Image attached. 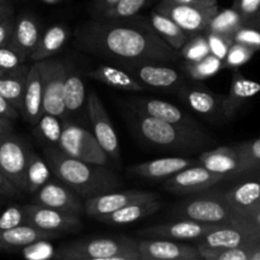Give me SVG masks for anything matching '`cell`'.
Here are the masks:
<instances>
[{"label": "cell", "mask_w": 260, "mask_h": 260, "mask_svg": "<svg viewBox=\"0 0 260 260\" xmlns=\"http://www.w3.org/2000/svg\"><path fill=\"white\" fill-rule=\"evenodd\" d=\"M205 36L207 38L208 47H210V52L218 57L220 60H225L226 55L229 52V48L233 45L234 37L226 35H221V33L211 32V30H205Z\"/></svg>", "instance_id": "ee69618b"}, {"label": "cell", "mask_w": 260, "mask_h": 260, "mask_svg": "<svg viewBox=\"0 0 260 260\" xmlns=\"http://www.w3.org/2000/svg\"><path fill=\"white\" fill-rule=\"evenodd\" d=\"M58 149L68 154L69 156L90 162V164L107 167L111 161L93 132L80 124L74 123L70 119H66L63 122Z\"/></svg>", "instance_id": "8992f818"}, {"label": "cell", "mask_w": 260, "mask_h": 260, "mask_svg": "<svg viewBox=\"0 0 260 260\" xmlns=\"http://www.w3.org/2000/svg\"><path fill=\"white\" fill-rule=\"evenodd\" d=\"M86 75H88V78L101 81V83L106 84L111 88L119 89V90L139 93L145 89L144 85L137 79H135L132 74H129L127 70H123V69L116 68V66L99 65L89 71Z\"/></svg>", "instance_id": "f1b7e54d"}, {"label": "cell", "mask_w": 260, "mask_h": 260, "mask_svg": "<svg viewBox=\"0 0 260 260\" xmlns=\"http://www.w3.org/2000/svg\"><path fill=\"white\" fill-rule=\"evenodd\" d=\"M42 79L43 113H50L62 119H69L68 112L63 106L62 89L65 80V61L47 60L37 61Z\"/></svg>", "instance_id": "9c48e42d"}, {"label": "cell", "mask_w": 260, "mask_h": 260, "mask_svg": "<svg viewBox=\"0 0 260 260\" xmlns=\"http://www.w3.org/2000/svg\"><path fill=\"white\" fill-rule=\"evenodd\" d=\"M149 0H119L117 4L107 9L101 17L103 19H127L132 18L145 8Z\"/></svg>", "instance_id": "60d3db41"}, {"label": "cell", "mask_w": 260, "mask_h": 260, "mask_svg": "<svg viewBox=\"0 0 260 260\" xmlns=\"http://www.w3.org/2000/svg\"><path fill=\"white\" fill-rule=\"evenodd\" d=\"M260 93V83L245 78L235 69L228 95H223L222 114L225 118H233L236 112L248 99Z\"/></svg>", "instance_id": "cb8c5ba5"}, {"label": "cell", "mask_w": 260, "mask_h": 260, "mask_svg": "<svg viewBox=\"0 0 260 260\" xmlns=\"http://www.w3.org/2000/svg\"><path fill=\"white\" fill-rule=\"evenodd\" d=\"M174 215L179 220H190L202 223H231L239 216L223 197V192L197 193L193 198L178 206Z\"/></svg>", "instance_id": "5b68a950"}, {"label": "cell", "mask_w": 260, "mask_h": 260, "mask_svg": "<svg viewBox=\"0 0 260 260\" xmlns=\"http://www.w3.org/2000/svg\"><path fill=\"white\" fill-rule=\"evenodd\" d=\"M250 246L248 245L238 246V248L228 249H208L197 248L202 259L206 260H249L250 255Z\"/></svg>", "instance_id": "ab89813d"}, {"label": "cell", "mask_w": 260, "mask_h": 260, "mask_svg": "<svg viewBox=\"0 0 260 260\" xmlns=\"http://www.w3.org/2000/svg\"><path fill=\"white\" fill-rule=\"evenodd\" d=\"M184 69L189 78L194 79V80H206V79L215 76L218 71L225 68H223L222 60L210 53L206 57L194 61V62L185 61Z\"/></svg>", "instance_id": "8d00e7d4"}, {"label": "cell", "mask_w": 260, "mask_h": 260, "mask_svg": "<svg viewBox=\"0 0 260 260\" xmlns=\"http://www.w3.org/2000/svg\"><path fill=\"white\" fill-rule=\"evenodd\" d=\"M27 225V218L23 206L12 205L0 211V230Z\"/></svg>", "instance_id": "f6af8a7d"}, {"label": "cell", "mask_w": 260, "mask_h": 260, "mask_svg": "<svg viewBox=\"0 0 260 260\" xmlns=\"http://www.w3.org/2000/svg\"><path fill=\"white\" fill-rule=\"evenodd\" d=\"M220 223H202L190 220H179L175 222L160 223L139 231L141 238L168 239L175 241H192L202 238L208 231L213 230Z\"/></svg>", "instance_id": "9a60e30c"}, {"label": "cell", "mask_w": 260, "mask_h": 260, "mask_svg": "<svg viewBox=\"0 0 260 260\" xmlns=\"http://www.w3.org/2000/svg\"><path fill=\"white\" fill-rule=\"evenodd\" d=\"M183 4H208V3H217V0H174Z\"/></svg>", "instance_id": "680465c9"}, {"label": "cell", "mask_w": 260, "mask_h": 260, "mask_svg": "<svg viewBox=\"0 0 260 260\" xmlns=\"http://www.w3.org/2000/svg\"><path fill=\"white\" fill-rule=\"evenodd\" d=\"M76 45L85 52L126 66L146 62L170 63L180 56L179 51L168 45L151 24L140 20L89 22L76 30Z\"/></svg>", "instance_id": "6da1fadb"}, {"label": "cell", "mask_w": 260, "mask_h": 260, "mask_svg": "<svg viewBox=\"0 0 260 260\" xmlns=\"http://www.w3.org/2000/svg\"><path fill=\"white\" fill-rule=\"evenodd\" d=\"M129 108L132 111L140 112V113L152 117V118L160 119V121L180 124V126L193 127V128H200L197 122L190 118L184 111L178 108L174 104L160 101V99L136 98L129 102Z\"/></svg>", "instance_id": "44dd1931"}, {"label": "cell", "mask_w": 260, "mask_h": 260, "mask_svg": "<svg viewBox=\"0 0 260 260\" xmlns=\"http://www.w3.org/2000/svg\"><path fill=\"white\" fill-rule=\"evenodd\" d=\"M33 203L78 216L84 213L81 198L60 180H48L37 192L33 193Z\"/></svg>", "instance_id": "e0dca14e"}, {"label": "cell", "mask_w": 260, "mask_h": 260, "mask_svg": "<svg viewBox=\"0 0 260 260\" xmlns=\"http://www.w3.org/2000/svg\"><path fill=\"white\" fill-rule=\"evenodd\" d=\"M20 192L4 174L0 173V196H4V197H14L18 196Z\"/></svg>", "instance_id": "f907efd6"}, {"label": "cell", "mask_w": 260, "mask_h": 260, "mask_svg": "<svg viewBox=\"0 0 260 260\" xmlns=\"http://www.w3.org/2000/svg\"><path fill=\"white\" fill-rule=\"evenodd\" d=\"M42 2L47 3V4H57V3L63 2V0H42Z\"/></svg>", "instance_id": "91938a15"}, {"label": "cell", "mask_w": 260, "mask_h": 260, "mask_svg": "<svg viewBox=\"0 0 260 260\" xmlns=\"http://www.w3.org/2000/svg\"><path fill=\"white\" fill-rule=\"evenodd\" d=\"M13 15V8L7 0H0V20Z\"/></svg>", "instance_id": "9f6ffc18"}, {"label": "cell", "mask_w": 260, "mask_h": 260, "mask_svg": "<svg viewBox=\"0 0 260 260\" xmlns=\"http://www.w3.org/2000/svg\"><path fill=\"white\" fill-rule=\"evenodd\" d=\"M245 178L223 192L226 202L240 218L248 217L260 206V174L246 175Z\"/></svg>", "instance_id": "ffe728a7"}, {"label": "cell", "mask_w": 260, "mask_h": 260, "mask_svg": "<svg viewBox=\"0 0 260 260\" xmlns=\"http://www.w3.org/2000/svg\"><path fill=\"white\" fill-rule=\"evenodd\" d=\"M249 260H260V240L251 244Z\"/></svg>", "instance_id": "6f0895ef"}, {"label": "cell", "mask_w": 260, "mask_h": 260, "mask_svg": "<svg viewBox=\"0 0 260 260\" xmlns=\"http://www.w3.org/2000/svg\"><path fill=\"white\" fill-rule=\"evenodd\" d=\"M194 164H198L197 159H188L184 156H168L134 165V167L129 168L128 172L131 174L137 175V177L159 180L168 179L175 173L180 172L188 167H192Z\"/></svg>", "instance_id": "7402d4cb"}, {"label": "cell", "mask_w": 260, "mask_h": 260, "mask_svg": "<svg viewBox=\"0 0 260 260\" xmlns=\"http://www.w3.org/2000/svg\"><path fill=\"white\" fill-rule=\"evenodd\" d=\"M162 207V203L160 200L147 201V202H136L126 206V207L117 210L114 212L104 215L102 217L96 218L98 221L109 225H128V223L136 222L141 218L147 217L152 213L157 212Z\"/></svg>", "instance_id": "1f68e13d"}, {"label": "cell", "mask_w": 260, "mask_h": 260, "mask_svg": "<svg viewBox=\"0 0 260 260\" xmlns=\"http://www.w3.org/2000/svg\"><path fill=\"white\" fill-rule=\"evenodd\" d=\"M234 41L243 43L258 52L260 51V29L249 25H241L234 35Z\"/></svg>", "instance_id": "c3c4849f"}, {"label": "cell", "mask_w": 260, "mask_h": 260, "mask_svg": "<svg viewBox=\"0 0 260 260\" xmlns=\"http://www.w3.org/2000/svg\"><path fill=\"white\" fill-rule=\"evenodd\" d=\"M140 260H201L197 246L182 244L168 239L139 240Z\"/></svg>", "instance_id": "2e32d148"}, {"label": "cell", "mask_w": 260, "mask_h": 260, "mask_svg": "<svg viewBox=\"0 0 260 260\" xmlns=\"http://www.w3.org/2000/svg\"><path fill=\"white\" fill-rule=\"evenodd\" d=\"M41 35L42 33L37 20L32 15L23 14L18 19H14V27H13L9 45L19 51L28 60L35 48L37 47Z\"/></svg>", "instance_id": "484cf974"}, {"label": "cell", "mask_w": 260, "mask_h": 260, "mask_svg": "<svg viewBox=\"0 0 260 260\" xmlns=\"http://www.w3.org/2000/svg\"><path fill=\"white\" fill-rule=\"evenodd\" d=\"M179 53L187 62H194L210 55V47L205 33H196L189 36V38L179 50Z\"/></svg>", "instance_id": "f35d334b"}, {"label": "cell", "mask_w": 260, "mask_h": 260, "mask_svg": "<svg viewBox=\"0 0 260 260\" xmlns=\"http://www.w3.org/2000/svg\"><path fill=\"white\" fill-rule=\"evenodd\" d=\"M65 119L50 113H42L35 124V135L43 146L58 147Z\"/></svg>", "instance_id": "836d02e7"}, {"label": "cell", "mask_w": 260, "mask_h": 260, "mask_svg": "<svg viewBox=\"0 0 260 260\" xmlns=\"http://www.w3.org/2000/svg\"><path fill=\"white\" fill-rule=\"evenodd\" d=\"M70 37V30L63 24H53L41 35L37 47L29 56L33 62L47 60L60 52Z\"/></svg>", "instance_id": "4dcf8cb0"}, {"label": "cell", "mask_w": 260, "mask_h": 260, "mask_svg": "<svg viewBox=\"0 0 260 260\" xmlns=\"http://www.w3.org/2000/svg\"><path fill=\"white\" fill-rule=\"evenodd\" d=\"M13 126H12V119L5 118V117H0V139H3L7 135L12 134Z\"/></svg>", "instance_id": "11a10c76"}, {"label": "cell", "mask_w": 260, "mask_h": 260, "mask_svg": "<svg viewBox=\"0 0 260 260\" xmlns=\"http://www.w3.org/2000/svg\"><path fill=\"white\" fill-rule=\"evenodd\" d=\"M27 218V225L35 226L45 231L53 233H78L83 229V223L78 215L63 212L46 206L32 205L23 206Z\"/></svg>", "instance_id": "7c38bea8"}, {"label": "cell", "mask_w": 260, "mask_h": 260, "mask_svg": "<svg viewBox=\"0 0 260 260\" xmlns=\"http://www.w3.org/2000/svg\"><path fill=\"white\" fill-rule=\"evenodd\" d=\"M119 0H95L94 2V12L96 13V14H103L104 12H106L107 9H109L111 7H113L114 4H117Z\"/></svg>", "instance_id": "db71d44e"}, {"label": "cell", "mask_w": 260, "mask_h": 260, "mask_svg": "<svg viewBox=\"0 0 260 260\" xmlns=\"http://www.w3.org/2000/svg\"><path fill=\"white\" fill-rule=\"evenodd\" d=\"M58 260H140L139 240L128 236L95 238L63 245Z\"/></svg>", "instance_id": "277c9868"}, {"label": "cell", "mask_w": 260, "mask_h": 260, "mask_svg": "<svg viewBox=\"0 0 260 260\" xmlns=\"http://www.w3.org/2000/svg\"><path fill=\"white\" fill-rule=\"evenodd\" d=\"M255 53L256 51H254L253 48L234 41L233 45L229 48V52L226 55L225 60H223V68L234 69V70L241 68L246 62H249Z\"/></svg>", "instance_id": "7bdbcfd3"}, {"label": "cell", "mask_w": 260, "mask_h": 260, "mask_svg": "<svg viewBox=\"0 0 260 260\" xmlns=\"http://www.w3.org/2000/svg\"><path fill=\"white\" fill-rule=\"evenodd\" d=\"M43 152L56 179L84 200L112 192L122 185L121 179L109 168L69 156L55 146H43Z\"/></svg>", "instance_id": "7a4b0ae2"}, {"label": "cell", "mask_w": 260, "mask_h": 260, "mask_svg": "<svg viewBox=\"0 0 260 260\" xmlns=\"http://www.w3.org/2000/svg\"><path fill=\"white\" fill-rule=\"evenodd\" d=\"M29 66L24 63L0 75V95L4 96L18 112L22 113L23 93Z\"/></svg>", "instance_id": "f546056e"}, {"label": "cell", "mask_w": 260, "mask_h": 260, "mask_svg": "<svg viewBox=\"0 0 260 260\" xmlns=\"http://www.w3.org/2000/svg\"><path fill=\"white\" fill-rule=\"evenodd\" d=\"M25 60L27 57L23 56L19 51L15 50L14 47H12L9 43L0 47V70H13L18 66L23 65Z\"/></svg>", "instance_id": "7dc6e473"}, {"label": "cell", "mask_w": 260, "mask_h": 260, "mask_svg": "<svg viewBox=\"0 0 260 260\" xmlns=\"http://www.w3.org/2000/svg\"><path fill=\"white\" fill-rule=\"evenodd\" d=\"M156 10L172 18L189 36L203 33L211 19L218 12L217 3L208 4H183L174 0H160Z\"/></svg>", "instance_id": "52a82bcc"}, {"label": "cell", "mask_w": 260, "mask_h": 260, "mask_svg": "<svg viewBox=\"0 0 260 260\" xmlns=\"http://www.w3.org/2000/svg\"><path fill=\"white\" fill-rule=\"evenodd\" d=\"M180 96L184 103L196 113L206 117H223V96L201 88H183L180 91Z\"/></svg>", "instance_id": "83f0119b"}, {"label": "cell", "mask_w": 260, "mask_h": 260, "mask_svg": "<svg viewBox=\"0 0 260 260\" xmlns=\"http://www.w3.org/2000/svg\"><path fill=\"white\" fill-rule=\"evenodd\" d=\"M129 118L137 135L145 142L159 149L190 152L212 142V139L201 127L193 128L169 123L136 111H132Z\"/></svg>", "instance_id": "3957f363"}, {"label": "cell", "mask_w": 260, "mask_h": 260, "mask_svg": "<svg viewBox=\"0 0 260 260\" xmlns=\"http://www.w3.org/2000/svg\"><path fill=\"white\" fill-rule=\"evenodd\" d=\"M239 221L253 231H255V233L260 234V206L251 215H249L248 217L239 218Z\"/></svg>", "instance_id": "f5cc1de1"}, {"label": "cell", "mask_w": 260, "mask_h": 260, "mask_svg": "<svg viewBox=\"0 0 260 260\" xmlns=\"http://www.w3.org/2000/svg\"><path fill=\"white\" fill-rule=\"evenodd\" d=\"M86 113L93 129L91 132L98 140L99 145L103 147L109 159L118 162L121 157L118 136L101 98L96 95L95 91H91L86 98Z\"/></svg>", "instance_id": "30bf717a"}, {"label": "cell", "mask_w": 260, "mask_h": 260, "mask_svg": "<svg viewBox=\"0 0 260 260\" xmlns=\"http://www.w3.org/2000/svg\"><path fill=\"white\" fill-rule=\"evenodd\" d=\"M30 151L27 142L13 132L0 139V173L24 193H27L25 173Z\"/></svg>", "instance_id": "ba28073f"}, {"label": "cell", "mask_w": 260, "mask_h": 260, "mask_svg": "<svg viewBox=\"0 0 260 260\" xmlns=\"http://www.w3.org/2000/svg\"><path fill=\"white\" fill-rule=\"evenodd\" d=\"M150 22H151V27L154 28L155 32L174 50L179 51L185 41L189 38V35L185 33L172 18L159 10H152L151 15H150Z\"/></svg>", "instance_id": "d6a6232c"}, {"label": "cell", "mask_w": 260, "mask_h": 260, "mask_svg": "<svg viewBox=\"0 0 260 260\" xmlns=\"http://www.w3.org/2000/svg\"><path fill=\"white\" fill-rule=\"evenodd\" d=\"M22 255L30 260H45L55 258L56 250L48 240H38L20 249Z\"/></svg>", "instance_id": "bcb514c9"}, {"label": "cell", "mask_w": 260, "mask_h": 260, "mask_svg": "<svg viewBox=\"0 0 260 260\" xmlns=\"http://www.w3.org/2000/svg\"><path fill=\"white\" fill-rule=\"evenodd\" d=\"M127 71L144 86L157 89H173L183 80L180 71L165 62H146L127 66Z\"/></svg>", "instance_id": "d6986e66"}, {"label": "cell", "mask_w": 260, "mask_h": 260, "mask_svg": "<svg viewBox=\"0 0 260 260\" xmlns=\"http://www.w3.org/2000/svg\"><path fill=\"white\" fill-rule=\"evenodd\" d=\"M233 8L240 14L244 25L260 29V0H234Z\"/></svg>", "instance_id": "b9f144b4"}, {"label": "cell", "mask_w": 260, "mask_h": 260, "mask_svg": "<svg viewBox=\"0 0 260 260\" xmlns=\"http://www.w3.org/2000/svg\"><path fill=\"white\" fill-rule=\"evenodd\" d=\"M51 168L46 159L41 157L35 151H30L29 160H28L27 173H25V182H27V193L37 192L42 185H45L48 180H51Z\"/></svg>", "instance_id": "e575fe53"}, {"label": "cell", "mask_w": 260, "mask_h": 260, "mask_svg": "<svg viewBox=\"0 0 260 260\" xmlns=\"http://www.w3.org/2000/svg\"><path fill=\"white\" fill-rule=\"evenodd\" d=\"M241 25H244V23L240 14L234 8H230V9L221 10V12L218 10L215 14V17L211 19L210 24H208L206 30H211V32L221 33V35L234 37L235 32Z\"/></svg>", "instance_id": "d590c367"}, {"label": "cell", "mask_w": 260, "mask_h": 260, "mask_svg": "<svg viewBox=\"0 0 260 260\" xmlns=\"http://www.w3.org/2000/svg\"><path fill=\"white\" fill-rule=\"evenodd\" d=\"M223 180L226 179L222 175L210 172L201 164H194L165 179L164 187L175 194H197L212 189Z\"/></svg>", "instance_id": "8fae6325"}, {"label": "cell", "mask_w": 260, "mask_h": 260, "mask_svg": "<svg viewBox=\"0 0 260 260\" xmlns=\"http://www.w3.org/2000/svg\"><path fill=\"white\" fill-rule=\"evenodd\" d=\"M43 113V91H42V79H41L38 62H33L29 66L27 80L23 93V118L30 124L35 126Z\"/></svg>", "instance_id": "603a6c76"}, {"label": "cell", "mask_w": 260, "mask_h": 260, "mask_svg": "<svg viewBox=\"0 0 260 260\" xmlns=\"http://www.w3.org/2000/svg\"><path fill=\"white\" fill-rule=\"evenodd\" d=\"M198 164L226 180L245 177V168L234 146H220L201 154Z\"/></svg>", "instance_id": "ac0fdd59"}, {"label": "cell", "mask_w": 260, "mask_h": 260, "mask_svg": "<svg viewBox=\"0 0 260 260\" xmlns=\"http://www.w3.org/2000/svg\"><path fill=\"white\" fill-rule=\"evenodd\" d=\"M61 234L45 231L30 225H20L17 228L0 230V250H20L24 246L38 240H51Z\"/></svg>", "instance_id": "d4e9b609"}, {"label": "cell", "mask_w": 260, "mask_h": 260, "mask_svg": "<svg viewBox=\"0 0 260 260\" xmlns=\"http://www.w3.org/2000/svg\"><path fill=\"white\" fill-rule=\"evenodd\" d=\"M3 73H5V71H3V70H0V75H2V74H3Z\"/></svg>", "instance_id": "94428289"}, {"label": "cell", "mask_w": 260, "mask_h": 260, "mask_svg": "<svg viewBox=\"0 0 260 260\" xmlns=\"http://www.w3.org/2000/svg\"><path fill=\"white\" fill-rule=\"evenodd\" d=\"M159 200L156 193L142 192V190H112V192L102 193L94 197L86 198L84 201V212L93 218H99L104 215L114 212L117 210L126 207L131 203L147 202V201Z\"/></svg>", "instance_id": "4fadbf2b"}, {"label": "cell", "mask_w": 260, "mask_h": 260, "mask_svg": "<svg viewBox=\"0 0 260 260\" xmlns=\"http://www.w3.org/2000/svg\"><path fill=\"white\" fill-rule=\"evenodd\" d=\"M260 240V234L236 220L231 223H220L217 228L208 231L198 239L197 248L228 249L248 245Z\"/></svg>", "instance_id": "5bb4252c"}, {"label": "cell", "mask_w": 260, "mask_h": 260, "mask_svg": "<svg viewBox=\"0 0 260 260\" xmlns=\"http://www.w3.org/2000/svg\"><path fill=\"white\" fill-rule=\"evenodd\" d=\"M0 117H5V118H9L12 121L19 117V112L2 95H0Z\"/></svg>", "instance_id": "816d5d0a"}, {"label": "cell", "mask_w": 260, "mask_h": 260, "mask_svg": "<svg viewBox=\"0 0 260 260\" xmlns=\"http://www.w3.org/2000/svg\"><path fill=\"white\" fill-rule=\"evenodd\" d=\"M234 147L245 168V177L260 174V137L253 141L240 142Z\"/></svg>", "instance_id": "74e56055"}, {"label": "cell", "mask_w": 260, "mask_h": 260, "mask_svg": "<svg viewBox=\"0 0 260 260\" xmlns=\"http://www.w3.org/2000/svg\"><path fill=\"white\" fill-rule=\"evenodd\" d=\"M13 27H14V18H13V15L0 20V47L10 42Z\"/></svg>", "instance_id": "681fc988"}, {"label": "cell", "mask_w": 260, "mask_h": 260, "mask_svg": "<svg viewBox=\"0 0 260 260\" xmlns=\"http://www.w3.org/2000/svg\"><path fill=\"white\" fill-rule=\"evenodd\" d=\"M66 71L63 80L62 99L68 116H78L84 111V104L86 102L85 85L80 74L76 71L71 63L65 61Z\"/></svg>", "instance_id": "4316f807"}]
</instances>
